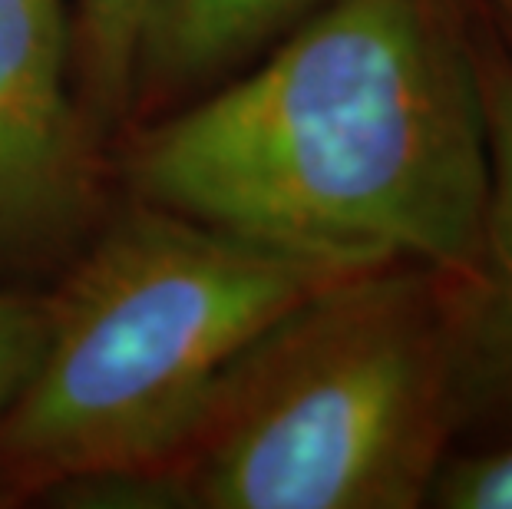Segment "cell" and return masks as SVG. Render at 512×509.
I'll return each mask as SVG.
<instances>
[{
  "label": "cell",
  "instance_id": "cell-8",
  "mask_svg": "<svg viewBox=\"0 0 512 509\" xmlns=\"http://www.w3.org/2000/svg\"><path fill=\"white\" fill-rule=\"evenodd\" d=\"M430 503L443 509H512V430L496 447L446 457Z\"/></svg>",
  "mask_w": 512,
  "mask_h": 509
},
{
  "label": "cell",
  "instance_id": "cell-2",
  "mask_svg": "<svg viewBox=\"0 0 512 509\" xmlns=\"http://www.w3.org/2000/svg\"><path fill=\"white\" fill-rule=\"evenodd\" d=\"M466 278L394 262L328 285L248 344L182 440L73 506L413 509L470 430Z\"/></svg>",
  "mask_w": 512,
  "mask_h": 509
},
{
  "label": "cell",
  "instance_id": "cell-1",
  "mask_svg": "<svg viewBox=\"0 0 512 509\" xmlns=\"http://www.w3.org/2000/svg\"><path fill=\"white\" fill-rule=\"evenodd\" d=\"M126 182L255 242L470 278L489 192L470 0H321L252 73L146 126Z\"/></svg>",
  "mask_w": 512,
  "mask_h": 509
},
{
  "label": "cell",
  "instance_id": "cell-11",
  "mask_svg": "<svg viewBox=\"0 0 512 509\" xmlns=\"http://www.w3.org/2000/svg\"><path fill=\"white\" fill-rule=\"evenodd\" d=\"M499 4H503V7H509V10H512V0H499Z\"/></svg>",
  "mask_w": 512,
  "mask_h": 509
},
{
  "label": "cell",
  "instance_id": "cell-3",
  "mask_svg": "<svg viewBox=\"0 0 512 509\" xmlns=\"http://www.w3.org/2000/svg\"><path fill=\"white\" fill-rule=\"evenodd\" d=\"M364 268L136 202L47 298L37 364L0 417V503L149 470L258 334Z\"/></svg>",
  "mask_w": 512,
  "mask_h": 509
},
{
  "label": "cell",
  "instance_id": "cell-5",
  "mask_svg": "<svg viewBox=\"0 0 512 509\" xmlns=\"http://www.w3.org/2000/svg\"><path fill=\"white\" fill-rule=\"evenodd\" d=\"M486 110L489 192L483 245L463 295V367L470 430H512V47L486 0H470Z\"/></svg>",
  "mask_w": 512,
  "mask_h": 509
},
{
  "label": "cell",
  "instance_id": "cell-10",
  "mask_svg": "<svg viewBox=\"0 0 512 509\" xmlns=\"http://www.w3.org/2000/svg\"><path fill=\"white\" fill-rule=\"evenodd\" d=\"M489 4V10H493V17H496V24H499V30H503V37H506V43L512 47V10L509 7H503L499 0H486Z\"/></svg>",
  "mask_w": 512,
  "mask_h": 509
},
{
  "label": "cell",
  "instance_id": "cell-9",
  "mask_svg": "<svg viewBox=\"0 0 512 509\" xmlns=\"http://www.w3.org/2000/svg\"><path fill=\"white\" fill-rule=\"evenodd\" d=\"M47 331V298L0 291V417L37 364Z\"/></svg>",
  "mask_w": 512,
  "mask_h": 509
},
{
  "label": "cell",
  "instance_id": "cell-6",
  "mask_svg": "<svg viewBox=\"0 0 512 509\" xmlns=\"http://www.w3.org/2000/svg\"><path fill=\"white\" fill-rule=\"evenodd\" d=\"M321 0H152L139 40L133 100L156 103L219 80Z\"/></svg>",
  "mask_w": 512,
  "mask_h": 509
},
{
  "label": "cell",
  "instance_id": "cell-4",
  "mask_svg": "<svg viewBox=\"0 0 512 509\" xmlns=\"http://www.w3.org/2000/svg\"><path fill=\"white\" fill-rule=\"evenodd\" d=\"M67 0H0V265H37L96 219L103 162L70 86Z\"/></svg>",
  "mask_w": 512,
  "mask_h": 509
},
{
  "label": "cell",
  "instance_id": "cell-7",
  "mask_svg": "<svg viewBox=\"0 0 512 509\" xmlns=\"http://www.w3.org/2000/svg\"><path fill=\"white\" fill-rule=\"evenodd\" d=\"M152 0H80L73 20V63L86 110L119 116L133 103L139 40Z\"/></svg>",
  "mask_w": 512,
  "mask_h": 509
}]
</instances>
